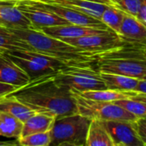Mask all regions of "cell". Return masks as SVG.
Wrapping results in <instances>:
<instances>
[{
    "instance_id": "obj_7",
    "label": "cell",
    "mask_w": 146,
    "mask_h": 146,
    "mask_svg": "<svg viewBox=\"0 0 146 146\" xmlns=\"http://www.w3.org/2000/svg\"><path fill=\"white\" fill-rule=\"evenodd\" d=\"M90 123L91 120L89 119L78 113L56 118L50 131V146H56L63 142L86 144Z\"/></svg>"
},
{
    "instance_id": "obj_23",
    "label": "cell",
    "mask_w": 146,
    "mask_h": 146,
    "mask_svg": "<svg viewBox=\"0 0 146 146\" xmlns=\"http://www.w3.org/2000/svg\"><path fill=\"white\" fill-rule=\"evenodd\" d=\"M22 122L0 111V136L18 139L21 137Z\"/></svg>"
},
{
    "instance_id": "obj_11",
    "label": "cell",
    "mask_w": 146,
    "mask_h": 146,
    "mask_svg": "<svg viewBox=\"0 0 146 146\" xmlns=\"http://www.w3.org/2000/svg\"><path fill=\"white\" fill-rule=\"evenodd\" d=\"M133 121H102L114 144L124 146H146L137 134Z\"/></svg>"
},
{
    "instance_id": "obj_21",
    "label": "cell",
    "mask_w": 146,
    "mask_h": 146,
    "mask_svg": "<svg viewBox=\"0 0 146 146\" xmlns=\"http://www.w3.org/2000/svg\"><path fill=\"white\" fill-rule=\"evenodd\" d=\"M15 51L33 52L26 41L15 35L9 28L0 27V53Z\"/></svg>"
},
{
    "instance_id": "obj_2",
    "label": "cell",
    "mask_w": 146,
    "mask_h": 146,
    "mask_svg": "<svg viewBox=\"0 0 146 146\" xmlns=\"http://www.w3.org/2000/svg\"><path fill=\"white\" fill-rule=\"evenodd\" d=\"M9 29L31 46L33 52L51 57L68 66H96V61L102 53L75 47L61 40L50 37L39 30L30 28Z\"/></svg>"
},
{
    "instance_id": "obj_32",
    "label": "cell",
    "mask_w": 146,
    "mask_h": 146,
    "mask_svg": "<svg viewBox=\"0 0 146 146\" xmlns=\"http://www.w3.org/2000/svg\"><path fill=\"white\" fill-rule=\"evenodd\" d=\"M0 146H21L18 141H0Z\"/></svg>"
},
{
    "instance_id": "obj_33",
    "label": "cell",
    "mask_w": 146,
    "mask_h": 146,
    "mask_svg": "<svg viewBox=\"0 0 146 146\" xmlns=\"http://www.w3.org/2000/svg\"><path fill=\"white\" fill-rule=\"evenodd\" d=\"M56 146H87L86 144H75V143H69V142H63Z\"/></svg>"
},
{
    "instance_id": "obj_26",
    "label": "cell",
    "mask_w": 146,
    "mask_h": 146,
    "mask_svg": "<svg viewBox=\"0 0 146 146\" xmlns=\"http://www.w3.org/2000/svg\"><path fill=\"white\" fill-rule=\"evenodd\" d=\"M21 146H50V133H37L21 137L17 139Z\"/></svg>"
},
{
    "instance_id": "obj_18",
    "label": "cell",
    "mask_w": 146,
    "mask_h": 146,
    "mask_svg": "<svg viewBox=\"0 0 146 146\" xmlns=\"http://www.w3.org/2000/svg\"><path fill=\"white\" fill-rule=\"evenodd\" d=\"M55 119L56 117L43 113L33 114L32 116H30L27 120L23 122L21 137H24L37 133L50 131L55 121Z\"/></svg>"
},
{
    "instance_id": "obj_34",
    "label": "cell",
    "mask_w": 146,
    "mask_h": 146,
    "mask_svg": "<svg viewBox=\"0 0 146 146\" xmlns=\"http://www.w3.org/2000/svg\"><path fill=\"white\" fill-rule=\"evenodd\" d=\"M115 146H124L123 145H121V144H115Z\"/></svg>"
},
{
    "instance_id": "obj_31",
    "label": "cell",
    "mask_w": 146,
    "mask_h": 146,
    "mask_svg": "<svg viewBox=\"0 0 146 146\" xmlns=\"http://www.w3.org/2000/svg\"><path fill=\"white\" fill-rule=\"evenodd\" d=\"M145 84V79H139L133 91H135L137 93H139V94H146Z\"/></svg>"
},
{
    "instance_id": "obj_8",
    "label": "cell",
    "mask_w": 146,
    "mask_h": 146,
    "mask_svg": "<svg viewBox=\"0 0 146 146\" xmlns=\"http://www.w3.org/2000/svg\"><path fill=\"white\" fill-rule=\"evenodd\" d=\"M59 40L75 47L96 52L109 51L121 46L126 41V40L113 31L102 34H93L78 38H62Z\"/></svg>"
},
{
    "instance_id": "obj_6",
    "label": "cell",
    "mask_w": 146,
    "mask_h": 146,
    "mask_svg": "<svg viewBox=\"0 0 146 146\" xmlns=\"http://www.w3.org/2000/svg\"><path fill=\"white\" fill-rule=\"evenodd\" d=\"M72 94L75 100L78 114L90 120L133 121L137 119L133 114L114 102L89 100L74 92Z\"/></svg>"
},
{
    "instance_id": "obj_28",
    "label": "cell",
    "mask_w": 146,
    "mask_h": 146,
    "mask_svg": "<svg viewBox=\"0 0 146 146\" xmlns=\"http://www.w3.org/2000/svg\"><path fill=\"white\" fill-rule=\"evenodd\" d=\"M133 126L139 136V138L146 143V120L145 118H137L133 121Z\"/></svg>"
},
{
    "instance_id": "obj_35",
    "label": "cell",
    "mask_w": 146,
    "mask_h": 146,
    "mask_svg": "<svg viewBox=\"0 0 146 146\" xmlns=\"http://www.w3.org/2000/svg\"><path fill=\"white\" fill-rule=\"evenodd\" d=\"M6 1H14V2H17V1H21V0H6Z\"/></svg>"
},
{
    "instance_id": "obj_36",
    "label": "cell",
    "mask_w": 146,
    "mask_h": 146,
    "mask_svg": "<svg viewBox=\"0 0 146 146\" xmlns=\"http://www.w3.org/2000/svg\"><path fill=\"white\" fill-rule=\"evenodd\" d=\"M105 1H108V2H110V0H105Z\"/></svg>"
},
{
    "instance_id": "obj_16",
    "label": "cell",
    "mask_w": 146,
    "mask_h": 146,
    "mask_svg": "<svg viewBox=\"0 0 146 146\" xmlns=\"http://www.w3.org/2000/svg\"><path fill=\"white\" fill-rule=\"evenodd\" d=\"M71 90V89H70ZM72 92L89 100L101 101V102H110L122 100V99H141L146 100V94H139L135 91H122L115 89H100V90H89L83 92H76L71 90Z\"/></svg>"
},
{
    "instance_id": "obj_4",
    "label": "cell",
    "mask_w": 146,
    "mask_h": 146,
    "mask_svg": "<svg viewBox=\"0 0 146 146\" xmlns=\"http://www.w3.org/2000/svg\"><path fill=\"white\" fill-rule=\"evenodd\" d=\"M3 54L19 66L27 75L30 82L43 77L55 75L68 67L51 57L35 52L15 51Z\"/></svg>"
},
{
    "instance_id": "obj_19",
    "label": "cell",
    "mask_w": 146,
    "mask_h": 146,
    "mask_svg": "<svg viewBox=\"0 0 146 146\" xmlns=\"http://www.w3.org/2000/svg\"><path fill=\"white\" fill-rule=\"evenodd\" d=\"M0 111L19 120L22 123L35 114L34 111L10 95L0 97Z\"/></svg>"
},
{
    "instance_id": "obj_25",
    "label": "cell",
    "mask_w": 146,
    "mask_h": 146,
    "mask_svg": "<svg viewBox=\"0 0 146 146\" xmlns=\"http://www.w3.org/2000/svg\"><path fill=\"white\" fill-rule=\"evenodd\" d=\"M137 118H145L146 100L141 99H122L113 102Z\"/></svg>"
},
{
    "instance_id": "obj_1",
    "label": "cell",
    "mask_w": 146,
    "mask_h": 146,
    "mask_svg": "<svg viewBox=\"0 0 146 146\" xmlns=\"http://www.w3.org/2000/svg\"><path fill=\"white\" fill-rule=\"evenodd\" d=\"M9 95L35 113H43L56 118L78 113L71 90L56 83L53 75L31 81Z\"/></svg>"
},
{
    "instance_id": "obj_9",
    "label": "cell",
    "mask_w": 146,
    "mask_h": 146,
    "mask_svg": "<svg viewBox=\"0 0 146 146\" xmlns=\"http://www.w3.org/2000/svg\"><path fill=\"white\" fill-rule=\"evenodd\" d=\"M15 5L21 14L29 20L32 29L39 30L45 27L70 24L56 14L37 6L32 0L17 1Z\"/></svg>"
},
{
    "instance_id": "obj_22",
    "label": "cell",
    "mask_w": 146,
    "mask_h": 146,
    "mask_svg": "<svg viewBox=\"0 0 146 146\" xmlns=\"http://www.w3.org/2000/svg\"><path fill=\"white\" fill-rule=\"evenodd\" d=\"M101 78L104 82L106 88L115 90L133 91L139 80L137 78L112 73L99 72Z\"/></svg>"
},
{
    "instance_id": "obj_27",
    "label": "cell",
    "mask_w": 146,
    "mask_h": 146,
    "mask_svg": "<svg viewBox=\"0 0 146 146\" xmlns=\"http://www.w3.org/2000/svg\"><path fill=\"white\" fill-rule=\"evenodd\" d=\"M144 0H110V3L125 14L136 17L138 9Z\"/></svg>"
},
{
    "instance_id": "obj_20",
    "label": "cell",
    "mask_w": 146,
    "mask_h": 146,
    "mask_svg": "<svg viewBox=\"0 0 146 146\" xmlns=\"http://www.w3.org/2000/svg\"><path fill=\"white\" fill-rule=\"evenodd\" d=\"M87 146H115V144L102 121L91 120L86 139Z\"/></svg>"
},
{
    "instance_id": "obj_10",
    "label": "cell",
    "mask_w": 146,
    "mask_h": 146,
    "mask_svg": "<svg viewBox=\"0 0 146 146\" xmlns=\"http://www.w3.org/2000/svg\"><path fill=\"white\" fill-rule=\"evenodd\" d=\"M32 1L37 6L56 14V15L64 19L66 22H68L70 24L86 26V27H91V28H105V29L109 28L99 19L94 18L80 11L74 10L72 9L62 7V6H59L56 4L46 3L37 1V0H32Z\"/></svg>"
},
{
    "instance_id": "obj_14",
    "label": "cell",
    "mask_w": 146,
    "mask_h": 146,
    "mask_svg": "<svg viewBox=\"0 0 146 146\" xmlns=\"http://www.w3.org/2000/svg\"><path fill=\"white\" fill-rule=\"evenodd\" d=\"M46 3L56 4L80 11L94 18L99 19L110 2L105 0H37Z\"/></svg>"
},
{
    "instance_id": "obj_3",
    "label": "cell",
    "mask_w": 146,
    "mask_h": 146,
    "mask_svg": "<svg viewBox=\"0 0 146 146\" xmlns=\"http://www.w3.org/2000/svg\"><path fill=\"white\" fill-rule=\"evenodd\" d=\"M145 43L126 40L121 46L102 52L96 61V68L99 72L145 79Z\"/></svg>"
},
{
    "instance_id": "obj_13",
    "label": "cell",
    "mask_w": 146,
    "mask_h": 146,
    "mask_svg": "<svg viewBox=\"0 0 146 146\" xmlns=\"http://www.w3.org/2000/svg\"><path fill=\"white\" fill-rule=\"evenodd\" d=\"M0 27L10 29H32L29 20L17 9L15 2L0 0Z\"/></svg>"
},
{
    "instance_id": "obj_15",
    "label": "cell",
    "mask_w": 146,
    "mask_h": 146,
    "mask_svg": "<svg viewBox=\"0 0 146 146\" xmlns=\"http://www.w3.org/2000/svg\"><path fill=\"white\" fill-rule=\"evenodd\" d=\"M0 82L19 89L27 85L30 79L19 66L4 54L0 53Z\"/></svg>"
},
{
    "instance_id": "obj_12",
    "label": "cell",
    "mask_w": 146,
    "mask_h": 146,
    "mask_svg": "<svg viewBox=\"0 0 146 146\" xmlns=\"http://www.w3.org/2000/svg\"><path fill=\"white\" fill-rule=\"evenodd\" d=\"M39 31L44 34L56 38H78L87 35L93 34H102L111 32V29L99 28H91L80 25L74 24H67V25H60V26H53V27H45L39 29Z\"/></svg>"
},
{
    "instance_id": "obj_17",
    "label": "cell",
    "mask_w": 146,
    "mask_h": 146,
    "mask_svg": "<svg viewBox=\"0 0 146 146\" xmlns=\"http://www.w3.org/2000/svg\"><path fill=\"white\" fill-rule=\"evenodd\" d=\"M118 34L129 41L145 43L146 26L135 16L125 14Z\"/></svg>"
},
{
    "instance_id": "obj_24",
    "label": "cell",
    "mask_w": 146,
    "mask_h": 146,
    "mask_svg": "<svg viewBox=\"0 0 146 146\" xmlns=\"http://www.w3.org/2000/svg\"><path fill=\"white\" fill-rule=\"evenodd\" d=\"M124 15H125L124 12H122L121 10L118 9L115 6L109 3L104 9V10L103 11L100 17V21L107 28H109L113 32L118 34Z\"/></svg>"
},
{
    "instance_id": "obj_5",
    "label": "cell",
    "mask_w": 146,
    "mask_h": 146,
    "mask_svg": "<svg viewBox=\"0 0 146 146\" xmlns=\"http://www.w3.org/2000/svg\"><path fill=\"white\" fill-rule=\"evenodd\" d=\"M55 82L76 92L105 89L106 85L95 65L75 67L68 66L53 75Z\"/></svg>"
},
{
    "instance_id": "obj_30",
    "label": "cell",
    "mask_w": 146,
    "mask_h": 146,
    "mask_svg": "<svg viewBox=\"0 0 146 146\" xmlns=\"http://www.w3.org/2000/svg\"><path fill=\"white\" fill-rule=\"evenodd\" d=\"M18 88L8 83H1L0 82V97L7 96L12 92H14L15 90H16Z\"/></svg>"
},
{
    "instance_id": "obj_29",
    "label": "cell",
    "mask_w": 146,
    "mask_h": 146,
    "mask_svg": "<svg viewBox=\"0 0 146 146\" xmlns=\"http://www.w3.org/2000/svg\"><path fill=\"white\" fill-rule=\"evenodd\" d=\"M136 18L140 22H142L144 25L146 26V0H144L139 9H138V12H137V15H136Z\"/></svg>"
}]
</instances>
